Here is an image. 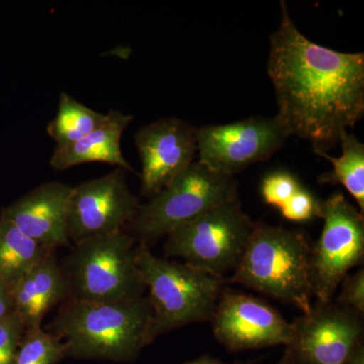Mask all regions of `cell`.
<instances>
[{
  "instance_id": "cell-6",
  "label": "cell",
  "mask_w": 364,
  "mask_h": 364,
  "mask_svg": "<svg viewBox=\"0 0 364 364\" xmlns=\"http://www.w3.org/2000/svg\"><path fill=\"white\" fill-rule=\"evenodd\" d=\"M239 198L238 182L200 161L191 163L166 188L141 205L127 229L143 243L167 236L177 227Z\"/></svg>"
},
{
  "instance_id": "cell-10",
  "label": "cell",
  "mask_w": 364,
  "mask_h": 364,
  "mask_svg": "<svg viewBox=\"0 0 364 364\" xmlns=\"http://www.w3.org/2000/svg\"><path fill=\"white\" fill-rule=\"evenodd\" d=\"M129 188L126 170L73 186L67 212V230L74 244L93 237L126 231L140 208Z\"/></svg>"
},
{
  "instance_id": "cell-12",
  "label": "cell",
  "mask_w": 364,
  "mask_h": 364,
  "mask_svg": "<svg viewBox=\"0 0 364 364\" xmlns=\"http://www.w3.org/2000/svg\"><path fill=\"white\" fill-rule=\"evenodd\" d=\"M215 338L238 352L289 344L291 323L262 299L223 291L210 318Z\"/></svg>"
},
{
  "instance_id": "cell-25",
  "label": "cell",
  "mask_w": 364,
  "mask_h": 364,
  "mask_svg": "<svg viewBox=\"0 0 364 364\" xmlns=\"http://www.w3.org/2000/svg\"><path fill=\"white\" fill-rule=\"evenodd\" d=\"M13 296L11 286L0 279V320L14 312Z\"/></svg>"
},
{
  "instance_id": "cell-14",
  "label": "cell",
  "mask_w": 364,
  "mask_h": 364,
  "mask_svg": "<svg viewBox=\"0 0 364 364\" xmlns=\"http://www.w3.org/2000/svg\"><path fill=\"white\" fill-rule=\"evenodd\" d=\"M72 189L63 182H45L4 208L0 215L46 248L70 246L67 212Z\"/></svg>"
},
{
  "instance_id": "cell-22",
  "label": "cell",
  "mask_w": 364,
  "mask_h": 364,
  "mask_svg": "<svg viewBox=\"0 0 364 364\" xmlns=\"http://www.w3.org/2000/svg\"><path fill=\"white\" fill-rule=\"evenodd\" d=\"M26 329L23 320L14 311L0 320V364H14Z\"/></svg>"
},
{
  "instance_id": "cell-15",
  "label": "cell",
  "mask_w": 364,
  "mask_h": 364,
  "mask_svg": "<svg viewBox=\"0 0 364 364\" xmlns=\"http://www.w3.org/2000/svg\"><path fill=\"white\" fill-rule=\"evenodd\" d=\"M133 119L131 114L112 109L107 112V122L97 130L78 142L65 147H55L50 165L55 170L63 171L85 163L102 162L127 172H135L124 157L121 148L122 136Z\"/></svg>"
},
{
  "instance_id": "cell-23",
  "label": "cell",
  "mask_w": 364,
  "mask_h": 364,
  "mask_svg": "<svg viewBox=\"0 0 364 364\" xmlns=\"http://www.w3.org/2000/svg\"><path fill=\"white\" fill-rule=\"evenodd\" d=\"M320 202L312 193L301 188L282 208L280 214L291 222L310 221L318 217Z\"/></svg>"
},
{
  "instance_id": "cell-2",
  "label": "cell",
  "mask_w": 364,
  "mask_h": 364,
  "mask_svg": "<svg viewBox=\"0 0 364 364\" xmlns=\"http://www.w3.org/2000/svg\"><path fill=\"white\" fill-rule=\"evenodd\" d=\"M147 296L117 304L66 299L47 331L65 345L66 358L133 363L151 344Z\"/></svg>"
},
{
  "instance_id": "cell-19",
  "label": "cell",
  "mask_w": 364,
  "mask_h": 364,
  "mask_svg": "<svg viewBox=\"0 0 364 364\" xmlns=\"http://www.w3.org/2000/svg\"><path fill=\"white\" fill-rule=\"evenodd\" d=\"M340 157H332L327 152L316 154L331 162L332 171L322 176L320 181L340 183L353 196L361 214L364 213V144L350 131L345 132L339 141Z\"/></svg>"
},
{
  "instance_id": "cell-18",
  "label": "cell",
  "mask_w": 364,
  "mask_h": 364,
  "mask_svg": "<svg viewBox=\"0 0 364 364\" xmlns=\"http://www.w3.org/2000/svg\"><path fill=\"white\" fill-rule=\"evenodd\" d=\"M107 114H102L81 104L69 93L62 92L58 111L48 124L47 133L56 147H65L78 142L107 122Z\"/></svg>"
},
{
  "instance_id": "cell-8",
  "label": "cell",
  "mask_w": 364,
  "mask_h": 364,
  "mask_svg": "<svg viewBox=\"0 0 364 364\" xmlns=\"http://www.w3.org/2000/svg\"><path fill=\"white\" fill-rule=\"evenodd\" d=\"M318 217L324 226L311 250L310 279L318 303L328 304L344 277L363 260L364 218L340 193L320 202Z\"/></svg>"
},
{
  "instance_id": "cell-13",
  "label": "cell",
  "mask_w": 364,
  "mask_h": 364,
  "mask_svg": "<svg viewBox=\"0 0 364 364\" xmlns=\"http://www.w3.org/2000/svg\"><path fill=\"white\" fill-rule=\"evenodd\" d=\"M135 143L142 164L141 193L151 198L193 162L198 128L177 117H165L136 131Z\"/></svg>"
},
{
  "instance_id": "cell-1",
  "label": "cell",
  "mask_w": 364,
  "mask_h": 364,
  "mask_svg": "<svg viewBox=\"0 0 364 364\" xmlns=\"http://www.w3.org/2000/svg\"><path fill=\"white\" fill-rule=\"evenodd\" d=\"M267 73L274 88L275 117L314 152H327L364 114V54L314 43L280 2L279 28L270 36Z\"/></svg>"
},
{
  "instance_id": "cell-4",
  "label": "cell",
  "mask_w": 364,
  "mask_h": 364,
  "mask_svg": "<svg viewBox=\"0 0 364 364\" xmlns=\"http://www.w3.org/2000/svg\"><path fill=\"white\" fill-rule=\"evenodd\" d=\"M136 259L150 291L151 343L164 333L210 321L226 279L186 263L156 257L143 242L136 247Z\"/></svg>"
},
{
  "instance_id": "cell-3",
  "label": "cell",
  "mask_w": 364,
  "mask_h": 364,
  "mask_svg": "<svg viewBox=\"0 0 364 364\" xmlns=\"http://www.w3.org/2000/svg\"><path fill=\"white\" fill-rule=\"evenodd\" d=\"M311 250L303 232L255 223L247 247L228 282L308 313L313 306Z\"/></svg>"
},
{
  "instance_id": "cell-27",
  "label": "cell",
  "mask_w": 364,
  "mask_h": 364,
  "mask_svg": "<svg viewBox=\"0 0 364 364\" xmlns=\"http://www.w3.org/2000/svg\"><path fill=\"white\" fill-rule=\"evenodd\" d=\"M254 361H248V363H226L219 360V359L212 358L208 354L200 356V358H196L195 360L188 361V363L184 364H253Z\"/></svg>"
},
{
  "instance_id": "cell-28",
  "label": "cell",
  "mask_w": 364,
  "mask_h": 364,
  "mask_svg": "<svg viewBox=\"0 0 364 364\" xmlns=\"http://www.w3.org/2000/svg\"><path fill=\"white\" fill-rule=\"evenodd\" d=\"M277 364H296V361L294 360V358H291L289 352L287 350L284 351V356H282V359Z\"/></svg>"
},
{
  "instance_id": "cell-7",
  "label": "cell",
  "mask_w": 364,
  "mask_h": 364,
  "mask_svg": "<svg viewBox=\"0 0 364 364\" xmlns=\"http://www.w3.org/2000/svg\"><path fill=\"white\" fill-rule=\"evenodd\" d=\"M254 226L236 198L170 232L165 256L181 257L191 267L224 279L240 262Z\"/></svg>"
},
{
  "instance_id": "cell-11",
  "label": "cell",
  "mask_w": 364,
  "mask_h": 364,
  "mask_svg": "<svg viewBox=\"0 0 364 364\" xmlns=\"http://www.w3.org/2000/svg\"><path fill=\"white\" fill-rule=\"evenodd\" d=\"M361 340L363 315L337 301L317 303L291 323L287 350L296 364H343Z\"/></svg>"
},
{
  "instance_id": "cell-5",
  "label": "cell",
  "mask_w": 364,
  "mask_h": 364,
  "mask_svg": "<svg viewBox=\"0 0 364 364\" xmlns=\"http://www.w3.org/2000/svg\"><path fill=\"white\" fill-rule=\"evenodd\" d=\"M135 241L122 231L74 244L60 264L66 299L117 304L143 296L146 286L136 264Z\"/></svg>"
},
{
  "instance_id": "cell-9",
  "label": "cell",
  "mask_w": 364,
  "mask_h": 364,
  "mask_svg": "<svg viewBox=\"0 0 364 364\" xmlns=\"http://www.w3.org/2000/svg\"><path fill=\"white\" fill-rule=\"evenodd\" d=\"M289 136L275 117L210 124L198 128V161L217 173L234 176L254 163L272 157Z\"/></svg>"
},
{
  "instance_id": "cell-17",
  "label": "cell",
  "mask_w": 364,
  "mask_h": 364,
  "mask_svg": "<svg viewBox=\"0 0 364 364\" xmlns=\"http://www.w3.org/2000/svg\"><path fill=\"white\" fill-rule=\"evenodd\" d=\"M53 251L26 236L0 215V279L7 284L13 286Z\"/></svg>"
},
{
  "instance_id": "cell-20",
  "label": "cell",
  "mask_w": 364,
  "mask_h": 364,
  "mask_svg": "<svg viewBox=\"0 0 364 364\" xmlns=\"http://www.w3.org/2000/svg\"><path fill=\"white\" fill-rule=\"evenodd\" d=\"M66 358L65 345L42 326L26 329L14 364H58Z\"/></svg>"
},
{
  "instance_id": "cell-16",
  "label": "cell",
  "mask_w": 364,
  "mask_h": 364,
  "mask_svg": "<svg viewBox=\"0 0 364 364\" xmlns=\"http://www.w3.org/2000/svg\"><path fill=\"white\" fill-rule=\"evenodd\" d=\"M14 312L26 329L42 326L46 314L67 298L66 284L55 251L11 286Z\"/></svg>"
},
{
  "instance_id": "cell-24",
  "label": "cell",
  "mask_w": 364,
  "mask_h": 364,
  "mask_svg": "<svg viewBox=\"0 0 364 364\" xmlns=\"http://www.w3.org/2000/svg\"><path fill=\"white\" fill-rule=\"evenodd\" d=\"M337 303L348 306L363 316L364 314V270H358L354 274L346 275L342 280Z\"/></svg>"
},
{
  "instance_id": "cell-21",
  "label": "cell",
  "mask_w": 364,
  "mask_h": 364,
  "mask_svg": "<svg viewBox=\"0 0 364 364\" xmlns=\"http://www.w3.org/2000/svg\"><path fill=\"white\" fill-rule=\"evenodd\" d=\"M298 179L289 172L268 174L261 183V196L267 205L282 208L301 188Z\"/></svg>"
},
{
  "instance_id": "cell-26",
  "label": "cell",
  "mask_w": 364,
  "mask_h": 364,
  "mask_svg": "<svg viewBox=\"0 0 364 364\" xmlns=\"http://www.w3.org/2000/svg\"><path fill=\"white\" fill-rule=\"evenodd\" d=\"M343 364H364V343L363 340L358 342L352 349L349 355L345 359Z\"/></svg>"
}]
</instances>
